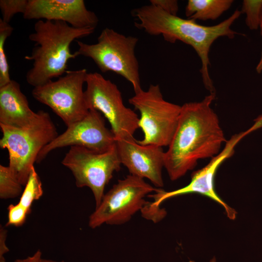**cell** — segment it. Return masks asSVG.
I'll return each mask as SVG.
<instances>
[{"instance_id":"3957f363","label":"cell","mask_w":262,"mask_h":262,"mask_svg":"<svg viewBox=\"0 0 262 262\" xmlns=\"http://www.w3.org/2000/svg\"><path fill=\"white\" fill-rule=\"evenodd\" d=\"M95 29L77 28L60 21L39 20L29 39L34 42L31 54L25 56L33 61L26 79L33 87L43 85L66 74L67 63L78 55L70 51V46L77 39L92 34Z\"/></svg>"},{"instance_id":"44dd1931","label":"cell","mask_w":262,"mask_h":262,"mask_svg":"<svg viewBox=\"0 0 262 262\" xmlns=\"http://www.w3.org/2000/svg\"><path fill=\"white\" fill-rule=\"evenodd\" d=\"M28 0H0V9L1 20L7 23L18 13L24 14L26 9Z\"/></svg>"},{"instance_id":"5bb4252c","label":"cell","mask_w":262,"mask_h":262,"mask_svg":"<svg viewBox=\"0 0 262 262\" xmlns=\"http://www.w3.org/2000/svg\"><path fill=\"white\" fill-rule=\"evenodd\" d=\"M23 15L25 19L63 21L77 28L96 29L99 22L83 0H28Z\"/></svg>"},{"instance_id":"4316f807","label":"cell","mask_w":262,"mask_h":262,"mask_svg":"<svg viewBox=\"0 0 262 262\" xmlns=\"http://www.w3.org/2000/svg\"><path fill=\"white\" fill-rule=\"evenodd\" d=\"M41 262H65L64 261L59 262V261H54V260H52L46 259H43L42 258Z\"/></svg>"},{"instance_id":"8992f818","label":"cell","mask_w":262,"mask_h":262,"mask_svg":"<svg viewBox=\"0 0 262 262\" xmlns=\"http://www.w3.org/2000/svg\"><path fill=\"white\" fill-rule=\"evenodd\" d=\"M129 102L140 114L138 126L144 137L138 143L168 147L178 124L181 106L165 100L159 84L134 93Z\"/></svg>"},{"instance_id":"4fadbf2b","label":"cell","mask_w":262,"mask_h":262,"mask_svg":"<svg viewBox=\"0 0 262 262\" xmlns=\"http://www.w3.org/2000/svg\"><path fill=\"white\" fill-rule=\"evenodd\" d=\"M115 145L120 162L131 175L147 179L156 187L164 186L165 152L163 147L142 145L134 138L115 141Z\"/></svg>"},{"instance_id":"6da1fadb","label":"cell","mask_w":262,"mask_h":262,"mask_svg":"<svg viewBox=\"0 0 262 262\" xmlns=\"http://www.w3.org/2000/svg\"><path fill=\"white\" fill-rule=\"evenodd\" d=\"M215 94L199 102L181 106L178 124L164 154V167L175 180L196 166L200 159L213 158L227 142L216 114L211 108Z\"/></svg>"},{"instance_id":"7c38bea8","label":"cell","mask_w":262,"mask_h":262,"mask_svg":"<svg viewBox=\"0 0 262 262\" xmlns=\"http://www.w3.org/2000/svg\"><path fill=\"white\" fill-rule=\"evenodd\" d=\"M115 144V137L106 127L101 114L90 109L83 118L67 127L63 133L46 146L39 153L36 163H40L50 151L58 148L79 146L103 152Z\"/></svg>"},{"instance_id":"484cf974","label":"cell","mask_w":262,"mask_h":262,"mask_svg":"<svg viewBox=\"0 0 262 262\" xmlns=\"http://www.w3.org/2000/svg\"><path fill=\"white\" fill-rule=\"evenodd\" d=\"M259 28L260 29L261 35L262 38V19H261ZM256 70L258 73H261L262 72V48L261 57H260L259 62L256 66Z\"/></svg>"},{"instance_id":"ac0fdd59","label":"cell","mask_w":262,"mask_h":262,"mask_svg":"<svg viewBox=\"0 0 262 262\" xmlns=\"http://www.w3.org/2000/svg\"><path fill=\"white\" fill-rule=\"evenodd\" d=\"M24 186L14 175L8 166L0 165V198H15L21 195Z\"/></svg>"},{"instance_id":"9a60e30c","label":"cell","mask_w":262,"mask_h":262,"mask_svg":"<svg viewBox=\"0 0 262 262\" xmlns=\"http://www.w3.org/2000/svg\"><path fill=\"white\" fill-rule=\"evenodd\" d=\"M42 110L37 113L30 107L19 84L14 80L0 87V124L16 128H24L35 123Z\"/></svg>"},{"instance_id":"603a6c76","label":"cell","mask_w":262,"mask_h":262,"mask_svg":"<svg viewBox=\"0 0 262 262\" xmlns=\"http://www.w3.org/2000/svg\"><path fill=\"white\" fill-rule=\"evenodd\" d=\"M150 4H152L166 13L173 16H177L179 4L176 0H150Z\"/></svg>"},{"instance_id":"8fae6325","label":"cell","mask_w":262,"mask_h":262,"mask_svg":"<svg viewBox=\"0 0 262 262\" xmlns=\"http://www.w3.org/2000/svg\"><path fill=\"white\" fill-rule=\"evenodd\" d=\"M257 129V125L253 124L247 130L232 136L227 141L224 148L217 155L212 158L207 165L193 173L191 181L186 186L170 192H166L160 188L154 194L148 195V196L153 199V201L150 203V208L155 212H159L161 211L159 206L169 198L184 194L197 193L205 196L219 203L225 209L227 216L230 219H235L236 212L223 201L215 192L214 178L219 166L233 154L236 145L245 136Z\"/></svg>"},{"instance_id":"83f0119b","label":"cell","mask_w":262,"mask_h":262,"mask_svg":"<svg viewBox=\"0 0 262 262\" xmlns=\"http://www.w3.org/2000/svg\"><path fill=\"white\" fill-rule=\"evenodd\" d=\"M190 262H194L193 261H190ZM212 262H215V260H212Z\"/></svg>"},{"instance_id":"ffe728a7","label":"cell","mask_w":262,"mask_h":262,"mask_svg":"<svg viewBox=\"0 0 262 262\" xmlns=\"http://www.w3.org/2000/svg\"><path fill=\"white\" fill-rule=\"evenodd\" d=\"M242 13L246 15V23L250 30L259 28L262 16V0H244Z\"/></svg>"},{"instance_id":"52a82bcc","label":"cell","mask_w":262,"mask_h":262,"mask_svg":"<svg viewBox=\"0 0 262 262\" xmlns=\"http://www.w3.org/2000/svg\"><path fill=\"white\" fill-rule=\"evenodd\" d=\"M159 189L153 187L144 179L131 174L118 180L104 194L99 205L90 215L89 226L95 229L103 224L118 225L126 223L148 204L145 196Z\"/></svg>"},{"instance_id":"277c9868","label":"cell","mask_w":262,"mask_h":262,"mask_svg":"<svg viewBox=\"0 0 262 262\" xmlns=\"http://www.w3.org/2000/svg\"><path fill=\"white\" fill-rule=\"evenodd\" d=\"M76 41L78 49L75 52L78 56L91 59L103 73L111 71L123 77L131 84L134 93L142 89L135 55L138 38L105 28L95 44Z\"/></svg>"},{"instance_id":"ba28073f","label":"cell","mask_w":262,"mask_h":262,"mask_svg":"<svg viewBox=\"0 0 262 262\" xmlns=\"http://www.w3.org/2000/svg\"><path fill=\"white\" fill-rule=\"evenodd\" d=\"M85 83L84 94L89 109L97 110L108 120L115 140L134 138L139 118L124 105L117 85L97 72H88Z\"/></svg>"},{"instance_id":"d4e9b609","label":"cell","mask_w":262,"mask_h":262,"mask_svg":"<svg viewBox=\"0 0 262 262\" xmlns=\"http://www.w3.org/2000/svg\"><path fill=\"white\" fill-rule=\"evenodd\" d=\"M42 259V252L38 249L32 255L23 259H16L14 262H41Z\"/></svg>"},{"instance_id":"cb8c5ba5","label":"cell","mask_w":262,"mask_h":262,"mask_svg":"<svg viewBox=\"0 0 262 262\" xmlns=\"http://www.w3.org/2000/svg\"><path fill=\"white\" fill-rule=\"evenodd\" d=\"M7 236V230L0 225V262H6L4 254L9 251L6 242Z\"/></svg>"},{"instance_id":"30bf717a","label":"cell","mask_w":262,"mask_h":262,"mask_svg":"<svg viewBox=\"0 0 262 262\" xmlns=\"http://www.w3.org/2000/svg\"><path fill=\"white\" fill-rule=\"evenodd\" d=\"M87 73L84 68L67 71L56 81L33 87L32 96L49 106L68 127L89 112L83 90Z\"/></svg>"},{"instance_id":"2e32d148","label":"cell","mask_w":262,"mask_h":262,"mask_svg":"<svg viewBox=\"0 0 262 262\" xmlns=\"http://www.w3.org/2000/svg\"><path fill=\"white\" fill-rule=\"evenodd\" d=\"M233 2L232 0H189L185 16L195 20H214L229 10Z\"/></svg>"},{"instance_id":"5b68a950","label":"cell","mask_w":262,"mask_h":262,"mask_svg":"<svg viewBox=\"0 0 262 262\" xmlns=\"http://www.w3.org/2000/svg\"><path fill=\"white\" fill-rule=\"evenodd\" d=\"M2 133L0 147L9 153L8 166L24 186L41 150L58 135L49 114L42 110L41 117L33 124L16 128L0 124Z\"/></svg>"},{"instance_id":"d6986e66","label":"cell","mask_w":262,"mask_h":262,"mask_svg":"<svg viewBox=\"0 0 262 262\" xmlns=\"http://www.w3.org/2000/svg\"><path fill=\"white\" fill-rule=\"evenodd\" d=\"M13 30L14 28L9 23L3 21L0 18V87L5 85L12 80L10 76L5 44Z\"/></svg>"},{"instance_id":"9c48e42d","label":"cell","mask_w":262,"mask_h":262,"mask_svg":"<svg viewBox=\"0 0 262 262\" xmlns=\"http://www.w3.org/2000/svg\"><path fill=\"white\" fill-rule=\"evenodd\" d=\"M62 164L72 173L77 187H87L91 190L96 207L102 199L106 185L114 173L120 170L121 164L115 144L103 152L71 147Z\"/></svg>"},{"instance_id":"7a4b0ae2","label":"cell","mask_w":262,"mask_h":262,"mask_svg":"<svg viewBox=\"0 0 262 262\" xmlns=\"http://www.w3.org/2000/svg\"><path fill=\"white\" fill-rule=\"evenodd\" d=\"M236 10L228 18L213 26L198 24L193 19H184L166 13L149 4L135 8L131 14L137 22L134 25L151 35H162L164 40L171 43L180 41L191 46L201 62L200 69L205 88L210 94L215 90L209 71V52L211 46L217 38L226 36L233 38L239 33L232 30L231 25L242 14Z\"/></svg>"},{"instance_id":"7402d4cb","label":"cell","mask_w":262,"mask_h":262,"mask_svg":"<svg viewBox=\"0 0 262 262\" xmlns=\"http://www.w3.org/2000/svg\"><path fill=\"white\" fill-rule=\"evenodd\" d=\"M8 220L6 226L20 227L26 222L30 213L19 203L10 204L7 207Z\"/></svg>"},{"instance_id":"e0dca14e","label":"cell","mask_w":262,"mask_h":262,"mask_svg":"<svg viewBox=\"0 0 262 262\" xmlns=\"http://www.w3.org/2000/svg\"><path fill=\"white\" fill-rule=\"evenodd\" d=\"M24 187L18 203L30 213L33 202L39 199L43 194L42 182L34 166L31 170Z\"/></svg>"}]
</instances>
